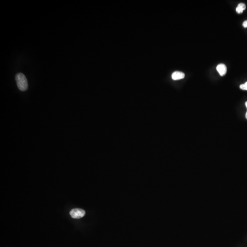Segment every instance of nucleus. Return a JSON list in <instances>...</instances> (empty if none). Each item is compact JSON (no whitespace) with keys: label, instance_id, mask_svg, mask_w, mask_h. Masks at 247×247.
<instances>
[{"label":"nucleus","instance_id":"1","mask_svg":"<svg viewBox=\"0 0 247 247\" xmlns=\"http://www.w3.org/2000/svg\"><path fill=\"white\" fill-rule=\"evenodd\" d=\"M16 81L18 88L21 91H25L28 88V83L25 76L22 73H19L16 75Z\"/></svg>","mask_w":247,"mask_h":247},{"label":"nucleus","instance_id":"2","mask_svg":"<svg viewBox=\"0 0 247 247\" xmlns=\"http://www.w3.org/2000/svg\"><path fill=\"white\" fill-rule=\"evenodd\" d=\"M85 214V211L81 209H73L70 211V215L74 219H80L82 218L84 216Z\"/></svg>","mask_w":247,"mask_h":247},{"label":"nucleus","instance_id":"3","mask_svg":"<svg viewBox=\"0 0 247 247\" xmlns=\"http://www.w3.org/2000/svg\"><path fill=\"white\" fill-rule=\"evenodd\" d=\"M216 70L221 76H223L227 73V68L224 64H220L217 66Z\"/></svg>","mask_w":247,"mask_h":247},{"label":"nucleus","instance_id":"4","mask_svg":"<svg viewBox=\"0 0 247 247\" xmlns=\"http://www.w3.org/2000/svg\"><path fill=\"white\" fill-rule=\"evenodd\" d=\"M185 77V74L182 72L176 71L172 73V78L174 80H178L184 78Z\"/></svg>","mask_w":247,"mask_h":247},{"label":"nucleus","instance_id":"5","mask_svg":"<svg viewBox=\"0 0 247 247\" xmlns=\"http://www.w3.org/2000/svg\"><path fill=\"white\" fill-rule=\"evenodd\" d=\"M246 9V5L244 3H240L237 5L236 8V12L238 13H242L243 11Z\"/></svg>","mask_w":247,"mask_h":247},{"label":"nucleus","instance_id":"6","mask_svg":"<svg viewBox=\"0 0 247 247\" xmlns=\"http://www.w3.org/2000/svg\"><path fill=\"white\" fill-rule=\"evenodd\" d=\"M240 89L243 90H247V82H246L244 84H242L240 86Z\"/></svg>","mask_w":247,"mask_h":247},{"label":"nucleus","instance_id":"7","mask_svg":"<svg viewBox=\"0 0 247 247\" xmlns=\"http://www.w3.org/2000/svg\"><path fill=\"white\" fill-rule=\"evenodd\" d=\"M243 26L244 28H247V20L243 22Z\"/></svg>","mask_w":247,"mask_h":247},{"label":"nucleus","instance_id":"8","mask_svg":"<svg viewBox=\"0 0 247 247\" xmlns=\"http://www.w3.org/2000/svg\"><path fill=\"white\" fill-rule=\"evenodd\" d=\"M245 105H246V107H247V102H246V103H245ZM246 119H247V113H246Z\"/></svg>","mask_w":247,"mask_h":247}]
</instances>
